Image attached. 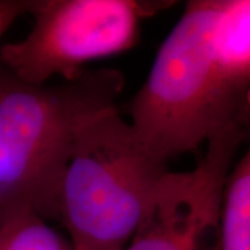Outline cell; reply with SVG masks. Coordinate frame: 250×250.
<instances>
[{"label": "cell", "mask_w": 250, "mask_h": 250, "mask_svg": "<svg viewBox=\"0 0 250 250\" xmlns=\"http://www.w3.org/2000/svg\"><path fill=\"white\" fill-rule=\"evenodd\" d=\"M31 1L0 0V38L21 14L28 13Z\"/></svg>", "instance_id": "cell-9"}, {"label": "cell", "mask_w": 250, "mask_h": 250, "mask_svg": "<svg viewBox=\"0 0 250 250\" xmlns=\"http://www.w3.org/2000/svg\"><path fill=\"white\" fill-rule=\"evenodd\" d=\"M167 163L117 107L81 128L57 195V220L74 250H123L134 236Z\"/></svg>", "instance_id": "cell-3"}, {"label": "cell", "mask_w": 250, "mask_h": 250, "mask_svg": "<svg viewBox=\"0 0 250 250\" xmlns=\"http://www.w3.org/2000/svg\"><path fill=\"white\" fill-rule=\"evenodd\" d=\"M123 86V75L108 68L35 85L0 62V225L27 214L57 220L59 185L77 135L116 107Z\"/></svg>", "instance_id": "cell-1"}, {"label": "cell", "mask_w": 250, "mask_h": 250, "mask_svg": "<svg viewBox=\"0 0 250 250\" xmlns=\"http://www.w3.org/2000/svg\"><path fill=\"white\" fill-rule=\"evenodd\" d=\"M0 250H74L71 242L38 215L16 217L0 225Z\"/></svg>", "instance_id": "cell-8"}, {"label": "cell", "mask_w": 250, "mask_h": 250, "mask_svg": "<svg viewBox=\"0 0 250 250\" xmlns=\"http://www.w3.org/2000/svg\"><path fill=\"white\" fill-rule=\"evenodd\" d=\"M170 1L36 0L34 25L24 39L0 47V62L17 78L42 85L53 77L74 81L85 64L134 47L141 24Z\"/></svg>", "instance_id": "cell-4"}, {"label": "cell", "mask_w": 250, "mask_h": 250, "mask_svg": "<svg viewBox=\"0 0 250 250\" xmlns=\"http://www.w3.org/2000/svg\"><path fill=\"white\" fill-rule=\"evenodd\" d=\"M248 147L225 182L220 218V250H250V107Z\"/></svg>", "instance_id": "cell-7"}, {"label": "cell", "mask_w": 250, "mask_h": 250, "mask_svg": "<svg viewBox=\"0 0 250 250\" xmlns=\"http://www.w3.org/2000/svg\"><path fill=\"white\" fill-rule=\"evenodd\" d=\"M211 39L224 70L250 85V0L220 1Z\"/></svg>", "instance_id": "cell-6"}, {"label": "cell", "mask_w": 250, "mask_h": 250, "mask_svg": "<svg viewBox=\"0 0 250 250\" xmlns=\"http://www.w3.org/2000/svg\"><path fill=\"white\" fill-rule=\"evenodd\" d=\"M248 134V120L231 123L207 141L193 170L167 171L123 250H220L224 188Z\"/></svg>", "instance_id": "cell-5"}, {"label": "cell", "mask_w": 250, "mask_h": 250, "mask_svg": "<svg viewBox=\"0 0 250 250\" xmlns=\"http://www.w3.org/2000/svg\"><path fill=\"white\" fill-rule=\"evenodd\" d=\"M220 1H188L131 102V124L166 163L249 117L250 85L232 78L214 53L211 35Z\"/></svg>", "instance_id": "cell-2"}]
</instances>
